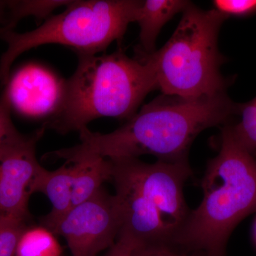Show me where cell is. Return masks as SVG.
<instances>
[{"label":"cell","mask_w":256,"mask_h":256,"mask_svg":"<svg viewBox=\"0 0 256 256\" xmlns=\"http://www.w3.org/2000/svg\"><path fill=\"white\" fill-rule=\"evenodd\" d=\"M239 109L240 104L226 94L200 99L162 94L114 132L84 128L78 132L80 144L50 154L68 163L92 156L116 160L143 154L168 162L185 161L197 136L207 128L228 124Z\"/></svg>","instance_id":"obj_1"},{"label":"cell","mask_w":256,"mask_h":256,"mask_svg":"<svg viewBox=\"0 0 256 256\" xmlns=\"http://www.w3.org/2000/svg\"><path fill=\"white\" fill-rule=\"evenodd\" d=\"M203 198L174 240L206 256H224L237 225L256 212V158L237 140L230 124L220 133L218 154L202 180Z\"/></svg>","instance_id":"obj_2"},{"label":"cell","mask_w":256,"mask_h":256,"mask_svg":"<svg viewBox=\"0 0 256 256\" xmlns=\"http://www.w3.org/2000/svg\"><path fill=\"white\" fill-rule=\"evenodd\" d=\"M76 70L66 80L60 110L44 124L60 134L79 131L100 118L129 120L158 88L146 60L120 48L110 54H78Z\"/></svg>","instance_id":"obj_3"},{"label":"cell","mask_w":256,"mask_h":256,"mask_svg":"<svg viewBox=\"0 0 256 256\" xmlns=\"http://www.w3.org/2000/svg\"><path fill=\"white\" fill-rule=\"evenodd\" d=\"M108 160L122 232L144 244H174L190 212L183 190L192 174L188 160L154 164L138 158Z\"/></svg>","instance_id":"obj_4"},{"label":"cell","mask_w":256,"mask_h":256,"mask_svg":"<svg viewBox=\"0 0 256 256\" xmlns=\"http://www.w3.org/2000/svg\"><path fill=\"white\" fill-rule=\"evenodd\" d=\"M226 20L214 9L203 10L192 3L162 48L150 54L137 53L151 66L162 94L200 99L226 94L230 82L220 74L225 58L218 48Z\"/></svg>","instance_id":"obj_5"},{"label":"cell","mask_w":256,"mask_h":256,"mask_svg":"<svg viewBox=\"0 0 256 256\" xmlns=\"http://www.w3.org/2000/svg\"><path fill=\"white\" fill-rule=\"evenodd\" d=\"M139 0H77L52 15L32 31H1L6 50L0 58V84L6 85L14 60L25 52L42 45H64L78 54H98L124 38L134 22Z\"/></svg>","instance_id":"obj_6"},{"label":"cell","mask_w":256,"mask_h":256,"mask_svg":"<svg viewBox=\"0 0 256 256\" xmlns=\"http://www.w3.org/2000/svg\"><path fill=\"white\" fill-rule=\"evenodd\" d=\"M44 124L26 136L15 128L0 141V216L26 222L28 200L46 170L37 160Z\"/></svg>","instance_id":"obj_7"},{"label":"cell","mask_w":256,"mask_h":256,"mask_svg":"<svg viewBox=\"0 0 256 256\" xmlns=\"http://www.w3.org/2000/svg\"><path fill=\"white\" fill-rule=\"evenodd\" d=\"M120 228L117 200L102 188L69 210L52 232L66 239L72 256H97L114 245Z\"/></svg>","instance_id":"obj_8"},{"label":"cell","mask_w":256,"mask_h":256,"mask_svg":"<svg viewBox=\"0 0 256 256\" xmlns=\"http://www.w3.org/2000/svg\"><path fill=\"white\" fill-rule=\"evenodd\" d=\"M12 108L30 118L50 119L60 110L66 80L41 64H26L4 86Z\"/></svg>","instance_id":"obj_9"},{"label":"cell","mask_w":256,"mask_h":256,"mask_svg":"<svg viewBox=\"0 0 256 256\" xmlns=\"http://www.w3.org/2000/svg\"><path fill=\"white\" fill-rule=\"evenodd\" d=\"M191 4V2L184 0L141 1L134 16V22L140 28V44L137 53L150 54L156 52V40L162 28L175 14L183 12Z\"/></svg>","instance_id":"obj_10"},{"label":"cell","mask_w":256,"mask_h":256,"mask_svg":"<svg viewBox=\"0 0 256 256\" xmlns=\"http://www.w3.org/2000/svg\"><path fill=\"white\" fill-rule=\"evenodd\" d=\"M36 192L46 195L52 203V210L42 220L44 226L52 230L73 207L72 164L65 162L54 171L46 170L37 186Z\"/></svg>","instance_id":"obj_11"},{"label":"cell","mask_w":256,"mask_h":256,"mask_svg":"<svg viewBox=\"0 0 256 256\" xmlns=\"http://www.w3.org/2000/svg\"><path fill=\"white\" fill-rule=\"evenodd\" d=\"M73 166L72 208L84 203L110 181V162L99 156L82 158L70 162Z\"/></svg>","instance_id":"obj_12"},{"label":"cell","mask_w":256,"mask_h":256,"mask_svg":"<svg viewBox=\"0 0 256 256\" xmlns=\"http://www.w3.org/2000/svg\"><path fill=\"white\" fill-rule=\"evenodd\" d=\"M70 1L64 0H12L6 1V18L1 31H12L20 20L33 16L37 21L46 20L57 8L66 6Z\"/></svg>","instance_id":"obj_13"},{"label":"cell","mask_w":256,"mask_h":256,"mask_svg":"<svg viewBox=\"0 0 256 256\" xmlns=\"http://www.w3.org/2000/svg\"><path fill=\"white\" fill-rule=\"evenodd\" d=\"M62 248L54 234L45 226L26 228L16 246L15 256H60Z\"/></svg>","instance_id":"obj_14"},{"label":"cell","mask_w":256,"mask_h":256,"mask_svg":"<svg viewBox=\"0 0 256 256\" xmlns=\"http://www.w3.org/2000/svg\"><path fill=\"white\" fill-rule=\"evenodd\" d=\"M240 120L230 124L234 134L246 149L256 156V97L246 104H240Z\"/></svg>","instance_id":"obj_15"},{"label":"cell","mask_w":256,"mask_h":256,"mask_svg":"<svg viewBox=\"0 0 256 256\" xmlns=\"http://www.w3.org/2000/svg\"><path fill=\"white\" fill-rule=\"evenodd\" d=\"M24 220L0 218V256H15L16 246L26 228Z\"/></svg>","instance_id":"obj_16"},{"label":"cell","mask_w":256,"mask_h":256,"mask_svg":"<svg viewBox=\"0 0 256 256\" xmlns=\"http://www.w3.org/2000/svg\"><path fill=\"white\" fill-rule=\"evenodd\" d=\"M213 4L214 10L227 18H247L256 14V0H215Z\"/></svg>","instance_id":"obj_17"},{"label":"cell","mask_w":256,"mask_h":256,"mask_svg":"<svg viewBox=\"0 0 256 256\" xmlns=\"http://www.w3.org/2000/svg\"><path fill=\"white\" fill-rule=\"evenodd\" d=\"M11 109L9 96L4 89L0 95V141L16 128L12 120Z\"/></svg>","instance_id":"obj_18"},{"label":"cell","mask_w":256,"mask_h":256,"mask_svg":"<svg viewBox=\"0 0 256 256\" xmlns=\"http://www.w3.org/2000/svg\"><path fill=\"white\" fill-rule=\"evenodd\" d=\"M171 246H156L137 249L132 256H188L172 250Z\"/></svg>","instance_id":"obj_19"},{"label":"cell","mask_w":256,"mask_h":256,"mask_svg":"<svg viewBox=\"0 0 256 256\" xmlns=\"http://www.w3.org/2000/svg\"><path fill=\"white\" fill-rule=\"evenodd\" d=\"M134 250L136 249L131 244L117 239L114 245L109 248L108 252L104 256H132Z\"/></svg>","instance_id":"obj_20"},{"label":"cell","mask_w":256,"mask_h":256,"mask_svg":"<svg viewBox=\"0 0 256 256\" xmlns=\"http://www.w3.org/2000/svg\"><path fill=\"white\" fill-rule=\"evenodd\" d=\"M6 18V1H0V28L4 26Z\"/></svg>","instance_id":"obj_21"},{"label":"cell","mask_w":256,"mask_h":256,"mask_svg":"<svg viewBox=\"0 0 256 256\" xmlns=\"http://www.w3.org/2000/svg\"><path fill=\"white\" fill-rule=\"evenodd\" d=\"M255 234H256V226H255Z\"/></svg>","instance_id":"obj_22"},{"label":"cell","mask_w":256,"mask_h":256,"mask_svg":"<svg viewBox=\"0 0 256 256\" xmlns=\"http://www.w3.org/2000/svg\"><path fill=\"white\" fill-rule=\"evenodd\" d=\"M0 218H1V216H0Z\"/></svg>","instance_id":"obj_23"}]
</instances>
